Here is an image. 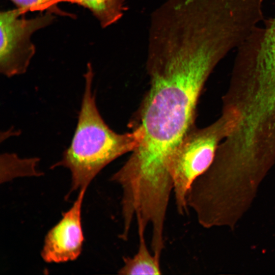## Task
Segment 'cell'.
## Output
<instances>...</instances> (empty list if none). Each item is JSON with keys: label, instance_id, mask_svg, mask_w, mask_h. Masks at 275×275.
<instances>
[{"label": "cell", "instance_id": "obj_4", "mask_svg": "<svg viewBox=\"0 0 275 275\" xmlns=\"http://www.w3.org/2000/svg\"><path fill=\"white\" fill-rule=\"evenodd\" d=\"M16 8L0 13V71L10 77L24 73L35 51L31 37L37 31L51 24L54 14H45L27 19Z\"/></svg>", "mask_w": 275, "mask_h": 275}, {"label": "cell", "instance_id": "obj_3", "mask_svg": "<svg viewBox=\"0 0 275 275\" xmlns=\"http://www.w3.org/2000/svg\"><path fill=\"white\" fill-rule=\"evenodd\" d=\"M224 137V126L218 118L206 127H193L177 148L171 160L170 172L175 207L179 215L188 214L186 198L189 189L213 163Z\"/></svg>", "mask_w": 275, "mask_h": 275}, {"label": "cell", "instance_id": "obj_7", "mask_svg": "<svg viewBox=\"0 0 275 275\" xmlns=\"http://www.w3.org/2000/svg\"><path fill=\"white\" fill-rule=\"evenodd\" d=\"M89 9L98 19L102 28L118 22L126 10L125 0H65Z\"/></svg>", "mask_w": 275, "mask_h": 275}, {"label": "cell", "instance_id": "obj_5", "mask_svg": "<svg viewBox=\"0 0 275 275\" xmlns=\"http://www.w3.org/2000/svg\"><path fill=\"white\" fill-rule=\"evenodd\" d=\"M86 189L79 190L72 207L63 213L61 219L46 234L41 253L46 262L73 261L81 254L84 240L81 213Z\"/></svg>", "mask_w": 275, "mask_h": 275}, {"label": "cell", "instance_id": "obj_8", "mask_svg": "<svg viewBox=\"0 0 275 275\" xmlns=\"http://www.w3.org/2000/svg\"><path fill=\"white\" fill-rule=\"evenodd\" d=\"M17 8L26 13L29 11H49L55 15L73 17V15L66 13L58 7V4L65 0H10Z\"/></svg>", "mask_w": 275, "mask_h": 275}, {"label": "cell", "instance_id": "obj_2", "mask_svg": "<svg viewBox=\"0 0 275 275\" xmlns=\"http://www.w3.org/2000/svg\"><path fill=\"white\" fill-rule=\"evenodd\" d=\"M93 72L88 63L84 75L85 86L74 135L60 161L52 168L62 166L71 174L70 193L87 188L95 176L111 162L132 152L143 136V130L135 127L131 132L118 133L101 117L92 86Z\"/></svg>", "mask_w": 275, "mask_h": 275}, {"label": "cell", "instance_id": "obj_1", "mask_svg": "<svg viewBox=\"0 0 275 275\" xmlns=\"http://www.w3.org/2000/svg\"><path fill=\"white\" fill-rule=\"evenodd\" d=\"M146 63L150 87L135 126L142 128L143 136L121 170L134 183L157 188L172 181L173 156L195 126L199 98L216 64L209 59L163 56L148 57Z\"/></svg>", "mask_w": 275, "mask_h": 275}, {"label": "cell", "instance_id": "obj_6", "mask_svg": "<svg viewBox=\"0 0 275 275\" xmlns=\"http://www.w3.org/2000/svg\"><path fill=\"white\" fill-rule=\"evenodd\" d=\"M138 249L131 257H123V264L118 273L122 275L161 274L160 258L149 250L145 238L146 228L137 223Z\"/></svg>", "mask_w": 275, "mask_h": 275}]
</instances>
